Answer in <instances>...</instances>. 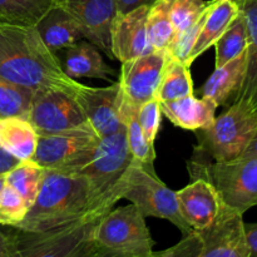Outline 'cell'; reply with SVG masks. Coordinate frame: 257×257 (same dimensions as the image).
Returning <instances> with one entry per match:
<instances>
[{
  "mask_svg": "<svg viewBox=\"0 0 257 257\" xmlns=\"http://www.w3.org/2000/svg\"><path fill=\"white\" fill-rule=\"evenodd\" d=\"M0 77L33 92L59 89L74 95L82 85L63 69L37 28L0 20Z\"/></svg>",
  "mask_w": 257,
  "mask_h": 257,
  "instance_id": "obj_1",
  "label": "cell"
},
{
  "mask_svg": "<svg viewBox=\"0 0 257 257\" xmlns=\"http://www.w3.org/2000/svg\"><path fill=\"white\" fill-rule=\"evenodd\" d=\"M93 210L92 192L87 178L80 173L45 170L42 187L27 216L14 227L43 232L84 217Z\"/></svg>",
  "mask_w": 257,
  "mask_h": 257,
  "instance_id": "obj_2",
  "label": "cell"
},
{
  "mask_svg": "<svg viewBox=\"0 0 257 257\" xmlns=\"http://www.w3.org/2000/svg\"><path fill=\"white\" fill-rule=\"evenodd\" d=\"M256 132L257 108L247 100H235L210 127L197 131L198 146L193 160L221 162L241 157Z\"/></svg>",
  "mask_w": 257,
  "mask_h": 257,
  "instance_id": "obj_3",
  "label": "cell"
},
{
  "mask_svg": "<svg viewBox=\"0 0 257 257\" xmlns=\"http://www.w3.org/2000/svg\"><path fill=\"white\" fill-rule=\"evenodd\" d=\"M132 162L124 128L99 138L93 157L77 172L89 183L93 210L107 213L122 200L123 178Z\"/></svg>",
  "mask_w": 257,
  "mask_h": 257,
  "instance_id": "obj_4",
  "label": "cell"
},
{
  "mask_svg": "<svg viewBox=\"0 0 257 257\" xmlns=\"http://www.w3.org/2000/svg\"><path fill=\"white\" fill-rule=\"evenodd\" d=\"M187 166L191 177L207 180L227 207L243 215L257 206V156L221 162L191 160Z\"/></svg>",
  "mask_w": 257,
  "mask_h": 257,
  "instance_id": "obj_5",
  "label": "cell"
},
{
  "mask_svg": "<svg viewBox=\"0 0 257 257\" xmlns=\"http://www.w3.org/2000/svg\"><path fill=\"white\" fill-rule=\"evenodd\" d=\"M102 216L90 212L79 220L43 232L18 230V257H92L97 250L94 227Z\"/></svg>",
  "mask_w": 257,
  "mask_h": 257,
  "instance_id": "obj_6",
  "label": "cell"
},
{
  "mask_svg": "<svg viewBox=\"0 0 257 257\" xmlns=\"http://www.w3.org/2000/svg\"><path fill=\"white\" fill-rule=\"evenodd\" d=\"M122 198L131 201L145 217H157L172 222L183 236L195 231L183 220L176 192L168 188L156 173L133 161L123 178Z\"/></svg>",
  "mask_w": 257,
  "mask_h": 257,
  "instance_id": "obj_7",
  "label": "cell"
},
{
  "mask_svg": "<svg viewBox=\"0 0 257 257\" xmlns=\"http://www.w3.org/2000/svg\"><path fill=\"white\" fill-rule=\"evenodd\" d=\"M99 137L89 123L54 135L39 136L32 160L45 170L79 172L93 157Z\"/></svg>",
  "mask_w": 257,
  "mask_h": 257,
  "instance_id": "obj_8",
  "label": "cell"
},
{
  "mask_svg": "<svg viewBox=\"0 0 257 257\" xmlns=\"http://www.w3.org/2000/svg\"><path fill=\"white\" fill-rule=\"evenodd\" d=\"M93 236L97 245L110 250L136 256L155 253V241L146 217L133 203L110 210L102 216L95 225Z\"/></svg>",
  "mask_w": 257,
  "mask_h": 257,
  "instance_id": "obj_9",
  "label": "cell"
},
{
  "mask_svg": "<svg viewBox=\"0 0 257 257\" xmlns=\"http://www.w3.org/2000/svg\"><path fill=\"white\" fill-rule=\"evenodd\" d=\"M27 119L39 136L54 135L88 123L74 95L59 89L35 92Z\"/></svg>",
  "mask_w": 257,
  "mask_h": 257,
  "instance_id": "obj_10",
  "label": "cell"
},
{
  "mask_svg": "<svg viewBox=\"0 0 257 257\" xmlns=\"http://www.w3.org/2000/svg\"><path fill=\"white\" fill-rule=\"evenodd\" d=\"M196 235L195 257H250L243 215L226 205L215 223Z\"/></svg>",
  "mask_w": 257,
  "mask_h": 257,
  "instance_id": "obj_11",
  "label": "cell"
},
{
  "mask_svg": "<svg viewBox=\"0 0 257 257\" xmlns=\"http://www.w3.org/2000/svg\"><path fill=\"white\" fill-rule=\"evenodd\" d=\"M167 59V50H153L122 63L118 83L124 97L132 104L140 107L155 99Z\"/></svg>",
  "mask_w": 257,
  "mask_h": 257,
  "instance_id": "obj_12",
  "label": "cell"
},
{
  "mask_svg": "<svg viewBox=\"0 0 257 257\" xmlns=\"http://www.w3.org/2000/svg\"><path fill=\"white\" fill-rule=\"evenodd\" d=\"M55 5L72 15L83 30V37L108 57L110 50V27L118 14L115 0H54Z\"/></svg>",
  "mask_w": 257,
  "mask_h": 257,
  "instance_id": "obj_13",
  "label": "cell"
},
{
  "mask_svg": "<svg viewBox=\"0 0 257 257\" xmlns=\"http://www.w3.org/2000/svg\"><path fill=\"white\" fill-rule=\"evenodd\" d=\"M119 83L105 88H94L82 84L74 98L79 103L90 127L99 138L123 130L119 112Z\"/></svg>",
  "mask_w": 257,
  "mask_h": 257,
  "instance_id": "obj_14",
  "label": "cell"
},
{
  "mask_svg": "<svg viewBox=\"0 0 257 257\" xmlns=\"http://www.w3.org/2000/svg\"><path fill=\"white\" fill-rule=\"evenodd\" d=\"M150 5L128 13H118L110 27V50L119 62L135 59L153 52L148 39L147 15Z\"/></svg>",
  "mask_w": 257,
  "mask_h": 257,
  "instance_id": "obj_15",
  "label": "cell"
},
{
  "mask_svg": "<svg viewBox=\"0 0 257 257\" xmlns=\"http://www.w3.org/2000/svg\"><path fill=\"white\" fill-rule=\"evenodd\" d=\"M183 220L195 232L215 223L223 207L216 188L205 178H193L191 185L176 192Z\"/></svg>",
  "mask_w": 257,
  "mask_h": 257,
  "instance_id": "obj_16",
  "label": "cell"
},
{
  "mask_svg": "<svg viewBox=\"0 0 257 257\" xmlns=\"http://www.w3.org/2000/svg\"><path fill=\"white\" fill-rule=\"evenodd\" d=\"M240 13L241 7L235 0H211L208 2L205 20H203V24L198 33L197 39L193 44L192 50L188 55L187 63L190 67L206 50L215 45V43L220 39L221 35L225 33V30L230 27L231 23Z\"/></svg>",
  "mask_w": 257,
  "mask_h": 257,
  "instance_id": "obj_17",
  "label": "cell"
},
{
  "mask_svg": "<svg viewBox=\"0 0 257 257\" xmlns=\"http://www.w3.org/2000/svg\"><path fill=\"white\" fill-rule=\"evenodd\" d=\"M160 103L162 114L173 124L193 132L210 127L215 120L216 109L218 107L210 98L202 97L198 99L195 95Z\"/></svg>",
  "mask_w": 257,
  "mask_h": 257,
  "instance_id": "obj_18",
  "label": "cell"
},
{
  "mask_svg": "<svg viewBox=\"0 0 257 257\" xmlns=\"http://www.w3.org/2000/svg\"><path fill=\"white\" fill-rule=\"evenodd\" d=\"M247 64V49L222 67L216 68L202 87V97L210 98L217 105H230L242 87Z\"/></svg>",
  "mask_w": 257,
  "mask_h": 257,
  "instance_id": "obj_19",
  "label": "cell"
},
{
  "mask_svg": "<svg viewBox=\"0 0 257 257\" xmlns=\"http://www.w3.org/2000/svg\"><path fill=\"white\" fill-rule=\"evenodd\" d=\"M35 28L43 42L53 53L67 49L84 38L77 20L57 5L44 15Z\"/></svg>",
  "mask_w": 257,
  "mask_h": 257,
  "instance_id": "obj_20",
  "label": "cell"
},
{
  "mask_svg": "<svg viewBox=\"0 0 257 257\" xmlns=\"http://www.w3.org/2000/svg\"><path fill=\"white\" fill-rule=\"evenodd\" d=\"M63 69L67 75L75 80L78 78H98L108 80V77L113 74V70L103 60L99 49L92 43L83 40L67 48Z\"/></svg>",
  "mask_w": 257,
  "mask_h": 257,
  "instance_id": "obj_21",
  "label": "cell"
},
{
  "mask_svg": "<svg viewBox=\"0 0 257 257\" xmlns=\"http://www.w3.org/2000/svg\"><path fill=\"white\" fill-rule=\"evenodd\" d=\"M38 138L39 135L27 118H0V147L17 160H32Z\"/></svg>",
  "mask_w": 257,
  "mask_h": 257,
  "instance_id": "obj_22",
  "label": "cell"
},
{
  "mask_svg": "<svg viewBox=\"0 0 257 257\" xmlns=\"http://www.w3.org/2000/svg\"><path fill=\"white\" fill-rule=\"evenodd\" d=\"M119 112L124 125L125 137H127L128 148L131 151L133 161L140 163L150 172L156 173L153 168V162L156 158L155 146L150 145L146 140L143 131L138 122V107L132 104L120 90L119 97Z\"/></svg>",
  "mask_w": 257,
  "mask_h": 257,
  "instance_id": "obj_23",
  "label": "cell"
},
{
  "mask_svg": "<svg viewBox=\"0 0 257 257\" xmlns=\"http://www.w3.org/2000/svg\"><path fill=\"white\" fill-rule=\"evenodd\" d=\"M240 7L247 23L248 47L245 79L236 100H247L257 108V0H245Z\"/></svg>",
  "mask_w": 257,
  "mask_h": 257,
  "instance_id": "obj_24",
  "label": "cell"
},
{
  "mask_svg": "<svg viewBox=\"0 0 257 257\" xmlns=\"http://www.w3.org/2000/svg\"><path fill=\"white\" fill-rule=\"evenodd\" d=\"M187 95H193L190 67L168 55L156 98L160 102H170Z\"/></svg>",
  "mask_w": 257,
  "mask_h": 257,
  "instance_id": "obj_25",
  "label": "cell"
},
{
  "mask_svg": "<svg viewBox=\"0 0 257 257\" xmlns=\"http://www.w3.org/2000/svg\"><path fill=\"white\" fill-rule=\"evenodd\" d=\"M45 168L33 160L20 161L12 171L4 176L5 185L14 188L27 202L29 208L34 203L44 180Z\"/></svg>",
  "mask_w": 257,
  "mask_h": 257,
  "instance_id": "obj_26",
  "label": "cell"
},
{
  "mask_svg": "<svg viewBox=\"0 0 257 257\" xmlns=\"http://www.w3.org/2000/svg\"><path fill=\"white\" fill-rule=\"evenodd\" d=\"M215 68L222 67L223 64L245 52L248 47L247 23L242 10L235 18L230 27L225 30L220 39L215 43Z\"/></svg>",
  "mask_w": 257,
  "mask_h": 257,
  "instance_id": "obj_27",
  "label": "cell"
},
{
  "mask_svg": "<svg viewBox=\"0 0 257 257\" xmlns=\"http://www.w3.org/2000/svg\"><path fill=\"white\" fill-rule=\"evenodd\" d=\"M54 5V0H0V20L35 27Z\"/></svg>",
  "mask_w": 257,
  "mask_h": 257,
  "instance_id": "obj_28",
  "label": "cell"
},
{
  "mask_svg": "<svg viewBox=\"0 0 257 257\" xmlns=\"http://www.w3.org/2000/svg\"><path fill=\"white\" fill-rule=\"evenodd\" d=\"M147 33L155 50H167L175 40V29L168 15V0H156L150 5Z\"/></svg>",
  "mask_w": 257,
  "mask_h": 257,
  "instance_id": "obj_29",
  "label": "cell"
},
{
  "mask_svg": "<svg viewBox=\"0 0 257 257\" xmlns=\"http://www.w3.org/2000/svg\"><path fill=\"white\" fill-rule=\"evenodd\" d=\"M34 92L0 77V118H27Z\"/></svg>",
  "mask_w": 257,
  "mask_h": 257,
  "instance_id": "obj_30",
  "label": "cell"
},
{
  "mask_svg": "<svg viewBox=\"0 0 257 257\" xmlns=\"http://www.w3.org/2000/svg\"><path fill=\"white\" fill-rule=\"evenodd\" d=\"M207 4L208 2L203 0H168V15L175 29V39L197 22Z\"/></svg>",
  "mask_w": 257,
  "mask_h": 257,
  "instance_id": "obj_31",
  "label": "cell"
},
{
  "mask_svg": "<svg viewBox=\"0 0 257 257\" xmlns=\"http://www.w3.org/2000/svg\"><path fill=\"white\" fill-rule=\"evenodd\" d=\"M29 211L24 198L10 186L4 185L0 192V225L17 226Z\"/></svg>",
  "mask_w": 257,
  "mask_h": 257,
  "instance_id": "obj_32",
  "label": "cell"
},
{
  "mask_svg": "<svg viewBox=\"0 0 257 257\" xmlns=\"http://www.w3.org/2000/svg\"><path fill=\"white\" fill-rule=\"evenodd\" d=\"M137 115L146 140L150 145L155 146V141L157 138L158 131H160L161 119H162L161 118L162 110H161L160 100L155 98V99L141 104L138 107Z\"/></svg>",
  "mask_w": 257,
  "mask_h": 257,
  "instance_id": "obj_33",
  "label": "cell"
},
{
  "mask_svg": "<svg viewBox=\"0 0 257 257\" xmlns=\"http://www.w3.org/2000/svg\"><path fill=\"white\" fill-rule=\"evenodd\" d=\"M18 230L0 225V257H18Z\"/></svg>",
  "mask_w": 257,
  "mask_h": 257,
  "instance_id": "obj_34",
  "label": "cell"
},
{
  "mask_svg": "<svg viewBox=\"0 0 257 257\" xmlns=\"http://www.w3.org/2000/svg\"><path fill=\"white\" fill-rule=\"evenodd\" d=\"M198 238L196 232L183 236V240L178 245L165 251V257H195Z\"/></svg>",
  "mask_w": 257,
  "mask_h": 257,
  "instance_id": "obj_35",
  "label": "cell"
},
{
  "mask_svg": "<svg viewBox=\"0 0 257 257\" xmlns=\"http://www.w3.org/2000/svg\"><path fill=\"white\" fill-rule=\"evenodd\" d=\"M92 257H165V251H161V252H155L151 256H136V255H130V253L120 252V251L110 250V248L102 247V246L98 245L97 250H95L94 255Z\"/></svg>",
  "mask_w": 257,
  "mask_h": 257,
  "instance_id": "obj_36",
  "label": "cell"
},
{
  "mask_svg": "<svg viewBox=\"0 0 257 257\" xmlns=\"http://www.w3.org/2000/svg\"><path fill=\"white\" fill-rule=\"evenodd\" d=\"M20 161L13 157L10 153H8L4 148L0 147V176H5L9 171H12Z\"/></svg>",
  "mask_w": 257,
  "mask_h": 257,
  "instance_id": "obj_37",
  "label": "cell"
},
{
  "mask_svg": "<svg viewBox=\"0 0 257 257\" xmlns=\"http://www.w3.org/2000/svg\"><path fill=\"white\" fill-rule=\"evenodd\" d=\"M156 0H115L118 13H128L142 5H151Z\"/></svg>",
  "mask_w": 257,
  "mask_h": 257,
  "instance_id": "obj_38",
  "label": "cell"
},
{
  "mask_svg": "<svg viewBox=\"0 0 257 257\" xmlns=\"http://www.w3.org/2000/svg\"><path fill=\"white\" fill-rule=\"evenodd\" d=\"M245 231L250 246V257H257V222L245 223Z\"/></svg>",
  "mask_w": 257,
  "mask_h": 257,
  "instance_id": "obj_39",
  "label": "cell"
},
{
  "mask_svg": "<svg viewBox=\"0 0 257 257\" xmlns=\"http://www.w3.org/2000/svg\"><path fill=\"white\" fill-rule=\"evenodd\" d=\"M242 156H257V132L255 138L252 140L251 145L248 146V148L246 150V152Z\"/></svg>",
  "mask_w": 257,
  "mask_h": 257,
  "instance_id": "obj_40",
  "label": "cell"
},
{
  "mask_svg": "<svg viewBox=\"0 0 257 257\" xmlns=\"http://www.w3.org/2000/svg\"><path fill=\"white\" fill-rule=\"evenodd\" d=\"M4 185H5L4 176H0V192H2V190H3V187H4Z\"/></svg>",
  "mask_w": 257,
  "mask_h": 257,
  "instance_id": "obj_41",
  "label": "cell"
},
{
  "mask_svg": "<svg viewBox=\"0 0 257 257\" xmlns=\"http://www.w3.org/2000/svg\"><path fill=\"white\" fill-rule=\"evenodd\" d=\"M235 2H236V3H237V4H238V5H240V4H241V2H242V0H235Z\"/></svg>",
  "mask_w": 257,
  "mask_h": 257,
  "instance_id": "obj_42",
  "label": "cell"
},
{
  "mask_svg": "<svg viewBox=\"0 0 257 257\" xmlns=\"http://www.w3.org/2000/svg\"><path fill=\"white\" fill-rule=\"evenodd\" d=\"M243 2H245V0H242V2H241V4H242V3H243ZM241 4H240V5H241Z\"/></svg>",
  "mask_w": 257,
  "mask_h": 257,
  "instance_id": "obj_43",
  "label": "cell"
}]
</instances>
